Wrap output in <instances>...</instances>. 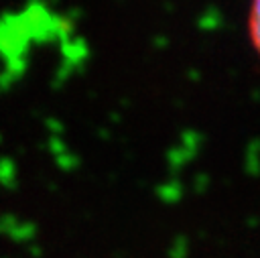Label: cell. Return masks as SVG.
<instances>
[{
	"mask_svg": "<svg viewBox=\"0 0 260 258\" xmlns=\"http://www.w3.org/2000/svg\"><path fill=\"white\" fill-rule=\"evenodd\" d=\"M246 39L256 59L260 61V0H248L246 8Z\"/></svg>",
	"mask_w": 260,
	"mask_h": 258,
	"instance_id": "1",
	"label": "cell"
}]
</instances>
